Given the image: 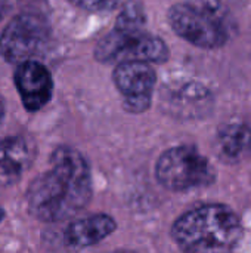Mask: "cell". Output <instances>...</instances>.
Instances as JSON below:
<instances>
[{
	"instance_id": "9",
	"label": "cell",
	"mask_w": 251,
	"mask_h": 253,
	"mask_svg": "<svg viewBox=\"0 0 251 253\" xmlns=\"http://www.w3.org/2000/svg\"><path fill=\"white\" fill-rule=\"evenodd\" d=\"M15 86L27 111L36 113L52 99L53 79L50 71L38 61L28 59L15 70Z\"/></svg>"
},
{
	"instance_id": "8",
	"label": "cell",
	"mask_w": 251,
	"mask_h": 253,
	"mask_svg": "<svg viewBox=\"0 0 251 253\" xmlns=\"http://www.w3.org/2000/svg\"><path fill=\"white\" fill-rule=\"evenodd\" d=\"M215 104L212 92L198 82H173L160 92L161 108L179 120H200L210 114Z\"/></svg>"
},
{
	"instance_id": "17",
	"label": "cell",
	"mask_w": 251,
	"mask_h": 253,
	"mask_svg": "<svg viewBox=\"0 0 251 253\" xmlns=\"http://www.w3.org/2000/svg\"><path fill=\"white\" fill-rule=\"evenodd\" d=\"M3 218H4V211H3V209L0 208V222L3 221Z\"/></svg>"
},
{
	"instance_id": "1",
	"label": "cell",
	"mask_w": 251,
	"mask_h": 253,
	"mask_svg": "<svg viewBox=\"0 0 251 253\" xmlns=\"http://www.w3.org/2000/svg\"><path fill=\"white\" fill-rule=\"evenodd\" d=\"M87 160L72 147L61 145L50 156V168L27 191L28 212L43 222H59L81 212L92 199Z\"/></svg>"
},
{
	"instance_id": "12",
	"label": "cell",
	"mask_w": 251,
	"mask_h": 253,
	"mask_svg": "<svg viewBox=\"0 0 251 253\" xmlns=\"http://www.w3.org/2000/svg\"><path fill=\"white\" fill-rule=\"evenodd\" d=\"M117 228V222L107 213H95L81 219L72 221L65 233L64 243L74 249L90 248L101 243L104 239L111 236Z\"/></svg>"
},
{
	"instance_id": "16",
	"label": "cell",
	"mask_w": 251,
	"mask_h": 253,
	"mask_svg": "<svg viewBox=\"0 0 251 253\" xmlns=\"http://www.w3.org/2000/svg\"><path fill=\"white\" fill-rule=\"evenodd\" d=\"M3 10H4V6H3V1L0 0V18L3 16Z\"/></svg>"
},
{
	"instance_id": "3",
	"label": "cell",
	"mask_w": 251,
	"mask_h": 253,
	"mask_svg": "<svg viewBox=\"0 0 251 253\" xmlns=\"http://www.w3.org/2000/svg\"><path fill=\"white\" fill-rule=\"evenodd\" d=\"M172 30L201 49H219L235 33V22L222 0H186L167 12Z\"/></svg>"
},
{
	"instance_id": "11",
	"label": "cell",
	"mask_w": 251,
	"mask_h": 253,
	"mask_svg": "<svg viewBox=\"0 0 251 253\" xmlns=\"http://www.w3.org/2000/svg\"><path fill=\"white\" fill-rule=\"evenodd\" d=\"M216 154L223 163L240 165L251 160V125L246 122H229L219 127Z\"/></svg>"
},
{
	"instance_id": "14",
	"label": "cell",
	"mask_w": 251,
	"mask_h": 253,
	"mask_svg": "<svg viewBox=\"0 0 251 253\" xmlns=\"http://www.w3.org/2000/svg\"><path fill=\"white\" fill-rule=\"evenodd\" d=\"M68 1L87 12H109L118 6V0H68Z\"/></svg>"
},
{
	"instance_id": "10",
	"label": "cell",
	"mask_w": 251,
	"mask_h": 253,
	"mask_svg": "<svg viewBox=\"0 0 251 253\" xmlns=\"http://www.w3.org/2000/svg\"><path fill=\"white\" fill-rule=\"evenodd\" d=\"M37 147L28 136L13 135L0 141V187L16 184L31 168Z\"/></svg>"
},
{
	"instance_id": "5",
	"label": "cell",
	"mask_w": 251,
	"mask_h": 253,
	"mask_svg": "<svg viewBox=\"0 0 251 253\" xmlns=\"http://www.w3.org/2000/svg\"><path fill=\"white\" fill-rule=\"evenodd\" d=\"M169 46L157 36L142 30L115 28L99 40L95 58L102 64H118L126 61H145L163 64L169 59Z\"/></svg>"
},
{
	"instance_id": "7",
	"label": "cell",
	"mask_w": 251,
	"mask_h": 253,
	"mask_svg": "<svg viewBox=\"0 0 251 253\" xmlns=\"http://www.w3.org/2000/svg\"><path fill=\"white\" fill-rule=\"evenodd\" d=\"M112 80L118 92L123 95V107L129 113H145L151 107L157 82V74L151 62H118L112 71Z\"/></svg>"
},
{
	"instance_id": "6",
	"label": "cell",
	"mask_w": 251,
	"mask_h": 253,
	"mask_svg": "<svg viewBox=\"0 0 251 253\" xmlns=\"http://www.w3.org/2000/svg\"><path fill=\"white\" fill-rule=\"evenodd\" d=\"M50 37V24L38 12H22L13 16L0 34V55L10 64L33 59L43 50Z\"/></svg>"
},
{
	"instance_id": "2",
	"label": "cell",
	"mask_w": 251,
	"mask_h": 253,
	"mask_svg": "<svg viewBox=\"0 0 251 253\" xmlns=\"http://www.w3.org/2000/svg\"><path fill=\"white\" fill-rule=\"evenodd\" d=\"M172 239L185 252H228L244 237L240 216L225 205H204L180 215L172 225Z\"/></svg>"
},
{
	"instance_id": "15",
	"label": "cell",
	"mask_w": 251,
	"mask_h": 253,
	"mask_svg": "<svg viewBox=\"0 0 251 253\" xmlns=\"http://www.w3.org/2000/svg\"><path fill=\"white\" fill-rule=\"evenodd\" d=\"M3 117H4V104H3V101H1V98H0V123H1V120H3Z\"/></svg>"
},
{
	"instance_id": "4",
	"label": "cell",
	"mask_w": 251,
	"mask_h": 253,
	"mask_svg": "<svg viewBox=\"0 0 251 253\" xmlns=\"http://www.w3.org/2000/svg\"><path fill=\"white\" fill-rule=\"evenodd\" d=\"M155 178L170 191H186L212 185L216 169L197 148L180 145L166 150L155 165Z\"/></svg>"
},
{
	"instance_id": "13",
	"label": "cell",
	"mask_w": 251,
	"mask_h": 253,
	"mask_svg": "<svg viewBox=\"0 0 251 253\" xmlns=\"http://www.w3.org/2000/svg\"><path fill=\"white\" fill-rule=\"evenodd\" d=\"M145 22L146 18L142 6L138 1L129 0L123 4L114 27L121 30H142Z\"/></svg>"
}]
</instances>
